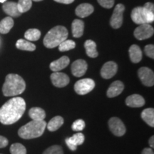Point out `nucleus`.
<instances>
[{"label":"nucleus","instance_id":"obj_1","mask_svg":"<svg viewBox=\"0 0 154 154\" xmlns=\"http://www.w3.org/2000/svg\"><path fill=\"white\" fill-rule=\"evenodd\" d=\"M26 110V102L21 97L9 99L0 108V122L4 125H11L22 118Z\"/></svg>","mask_w":154,"mask_h":154},{"label":"nucleus","instance_id":"obj_2","mask_svg":"<svg viewBox=\"0 0 154 154\" xmlns=\"http://www.w3.org/2000/svg\"><path fill=\"white\" fill-rule=\"evenodd\" d=\"M26 88L24 80L18 74H9L6 76L2 87L5 96H16L22 94Z\"/></svg>","mask_w":154,"mask_h":154},{"label":"nucleus","instance_id":"obj_3","mask_svg":"<svg viewBox=\"0 0 154 154\" xmlns=\"http://www.w3.org/2000/svg\"><path fill=\"white\" fill-rule=\"evenodd\" d=\"M132 21L136 24H150L154 21V6L153 3L147 2L143 7L134 8L131 14Z\"/></svg>","mask_w":154,"mask_h":154},{"label":"nucleus","instance_id":"obj_4","mask_svg":"<svg viewBox=\"0 0 154 154\" xmlns=\"http://www.w3.org/2000/svg\"><path fill=\"white\" fill-rule=\"evenodd\" d=\"M47 124V122L44 121L32 120L19 128L18 135L23 139H32L40 137L44 134Z\"/></svg>","mask_w":154,"mask_h":154},{"label":"nucleus","instance_id":"obj_5","mask_svg":"<svg viewBox=\"0 0 154 154\" xmlns=\"http://www.w3.org/2000/svg\"><path fill=\"white\" fill-rule=\"evenodd\" d=\"M68 37V31L64 26H57L51 29L44 38V44L47 48L57 47Z\"/></svg>","mask_w":154,"mask_h":154},{"label":"nucleus","instance_id":"obj_6","mask_svg":"<svg viewBox=\"0 0 154 154\" xmlns=\"http://www.w3.org/2000/svg\"><path fill=\"white\" fill-rule=\"evenodd\" d=\"M95 87V82L91 79H83L76 82L74 90L79 95H85L91 92Z\"/></svg>","mask_w":154,"mask_h":154},{"label":"nucleus","instance_id":"obj_7","mask_svg":"<svg viewBox=\"0 0 154 154\" xmlns=\"http://www.w3.org/2000/svg\"><path fill=\"white\" fill-rule=\"evenodd\" d=\"M124 10L125 7L122 4H119L116 6L110 20V24L113 29H119L122 25Z\"/></svg>","mask_w":154,"mask_h":154},{"label":"nucleus","instance_id":"obj_8","mask_svg":"<svg viewBox=\"0 0 154 154\" xmlns=\"http://www.w3.org/2000/svg\"><path fill=\"white\" fill-rule=\"evenodd\" d=\"M109 126L112 134L119 137L124 136L126 131V128L124 123L117 117H112L109 119Z\"/></svg>","mask_w":154,"mask_h":154},{"label":"nucleus","instance_id":"obj_9","mask_svg":"<svg viewBox=\"0 0 154 154\" xmlns=\"http://www.w3.org/2000/svg\"><path fill=\"white\" fill-rule=\"evenodd\" d=\"M154 29L149 24H140L134 32V36L138 40L147 39L153 35Z\"/></svg>","mask_w":154,"mask_h":154},{"label":"nucleus","instance_id":"obj_10","mask_svg":"<svg viewBox=\"0 0 154 154\" xmlns=\"http://www.w3.org/2000/svg\"><path fill=\"white\" fill-rule=\"evenodd\" d=\"M138 75L142 84L146 86H153L154 84V74L151 69L141 67L138 69Z\"/></svg>","mask_w":154,"mask_h":154},{"label":"nucleus","instance_id":"obj_11","mask_svg":"<svg viewBox=\"0 0 154 154\" xmlns=\"http://www.w3.org/2000/svg\"><path fill=\"white\" fill-rule=\"evenodd\" d=\"M51 80L53 85L58 88H62L67 86L69 83V77L61 72H54L51 75Z\"/></svg>","mask_w":154,"mask_h":154},{"label":"nucleus","instance_id":"obj_12","mask_svg":"<svg viewBox=\"0 0 154 154\" xmlns=\"http://www.w3.org/2000/svg\"><path fill=\"white\" fill-rule=\"evenodd\" d=\"M118 70V66L113 61H108L101 69V75L105 79H109L115 76Z\"/></svg>","mask_w":154,"mask_h":154},{"label":"nucleus","instance_id":"obj_13","mask_svg":"<svg viewBox=\"0 0 154 154\" xmlns=\"http://www.w3.org/2000/svg\"><path fill=\"white\" fill-rule=\"evenodd\" d=\"M88 65L85 60L78 59L72 64V73L74 76L81 77L84 76L87 71Z\"/></svg>","mask_w":154,"mask_h":154},{"label":"nucleus","instance_id":"obj_14","mask_svg":"<svg viewBox=\"0 0 154 154\" xmlns=\"http://www.w3.org/2000/svg\"><path fill=\"white\" fill-rule=\"evenodd\" d=\"M65 141L69 149L72 151H76L77 146L82 145L84 142V135L80 132L76 133L73 135L72 137L66 138Z\"/></svg>","mask_w":154,"mask_h":154},{"label":"nucleus","instance_id":"obj_15","mask_svg":"<svg viewBox=\"0 0 154 154\" xmlns=\"http://www.w3.org/2000/svg\"><path fill=\"white\" fill-rule=\"evenodd\" d=\"M70 63V59L66 56H63L60 59H57V60L54 61L50 63V69L54 72H60L64 68L68 66Z\"/></svg>","mask_w":154,"mask_h":154},{"label":"nucleus","instance_id":"obj_16","mask_svg":"<svg viewBox=\"0 0 154 154\" xmlns=\"http://www.w3.org/2000/svg\"><path fill=\"white\" fill-rule=\"evenodd\" d=\"M124 89V85L120 81H116L109 86L107 91V96L109 98H113L122 93Z\"/></svg>","mask_w":154,"mask_h":154},{"label":"nucleus","instance_id":"obj_17","mask_svg":"<svg viewBox=\"0 0 154 154\" xmlns=\"http://www.w3.org/2000/svg\"><path fill=\"white\" fill-rule=\"evenodd\" d=\"M126 104L132 108L142 107L145 104V100L138 94H133L126 98Z\"/></svg>","mask_w":154,"mask_h":154},{"label":"nucleus","instance_id":"obj_18","mask_svg":"<svg viewBox=\"0 0 154 154\" xmlns=\"http://www.w3.org/2000/svg\"><path fill=\"white\" fill-rule=\"evenodd\" d=\"M93 6L90 4L84 3L79 5L76 9V14L81 18H85L94 12Z\"/></svg>","mask_w":154,"mask_h":154},{"label":"nucleus","instance_id":"obj_19","mask_svg":"<svg viewBox=\"0 0 154 154\" xmlns=\"http://www.w3.org/2000/svg\"><path fill=\"white\" fill-rule=\"evenodd\" d=\"M3 11L9 16L13 17H18L21 16V13L19 11L17 7V3L13 2H8L4 4L2 6Z\"/></svg>","mask_w":154,"mask_h":154},{"label":"nucleus","instance_id":"obj_20","mask_svg":"<svg viewBox=\"0 0 154 154\" xmlns=\"http://www.w3.org/2000/svg\"><path fill=\"white\" fill-rule=\"evenodd\" d=\"M128 52H129L130 59L133 63H137L141 61L142 51L138 45L133 44V45L131 46L129 50H128Z\"/></svg>","mask_w":154,"mask_h":154},{"label":"nucleus","instance_id":"obj_21","mask_svg":"<svg viewBox=\"0 0 154 154\" xmlns=\"http://www.w3.org/2000/svg\"><path fill=\"white\" fill-rule=\"evenodd\" d=\"M84 23L80 19H75L72 24V34L75 38H79L84 34Z\"/></svg>","mask_w":154,"mask_h":154},{"label":"nucleus","instance_id":"obj_22","mask_svg":"<svg viewBox=\"0 0 154 154\" xmlns=\"http://www.w3.org/2000/svg\"><path fill=\"white\" fill-rule=\"evenodd\" d=\"M29 116L32 120L42 121L45 119L46 113L41 108L34 107L29 111Z\"/></svg>","mask_w":154,"mask_h":154},{"label":"nucleus","instance_id":"obj_23","mask_svg":"<svg viewBox=\"0 0 154 154\" xmlns=\"http://www.w3.org/2000/svg\"><path fill=\"white\" fill-rule=\"evenodd\" d=\"M63 122H64V120L62 117L60 116H57L54 117L50 120L48 124H47V127L49 131L53 132L59 129L62 126Z\"/></svg>","mask_w":154,"mask_h":154},{"label":"nucleus","instance_id":"obj_24","mask_svg":"<svg viewBox=\"0 0 154 154\" xmlns=\"http://www.w3.org/2000/svg\"><path fill=\"white\" fill-rule=\"evenodd\" d=\"M141 118L149 126L154 127V109L153 108L144 109L141 113Z\"/></svg>","mask_w":154,"mask_h":154},{"label":"nucleus","instance_id":"obj_25","mask_svg":"<svg viewBox=\"0 0 154 154\" xmlns=\"http://www.w3.org/2000/svg\"><path fill=\"white\" fill-rule=\"evenodd\" d=\"M13 26H14V21L11 17H7L3 19L0 22V33L3 34L9 33Z\"/></svg>","mask_w":154,"mask_h":154},{"label":"nucleus","instance_id":"obj_26","mask_svg":"<svg viewBox=\"0 0 154 154\" xmlns=\"http://www.w3.org/2000/svg\"><path fill=\"white\" fill-rule=\"evenodd\" d=\"M86 54L91 58H96L99 55L97 50H96V44L92 40L88 39L84 43Z\"/></svg>","mask_w":154,"mask_h":154},{"label":"nucleus","instance_id":"obj_27","mask_svg":"<svg viewBox=\"0 0 154 154\" xmlns=\"http://www.w3.org/2000/svg\"><path fill=\"white\" fill-rule=\"evenodd\" d=\"M16 47L17 49L20 50H24V51H33L36 49V46L32 42L26 39H22L20 38L16 43Z\"/></svg>","mask_w":154,"mask_h":154},{"label":"nucleus","instance_id":"obj_28","mask_svg":"<svg viewBox=\"0 0 154 154\" xmlns=\"http://www.w3.org/2000/svg\"><path fill=\"white\" fill-rule=\"evenodd\" d=\"M41 36V32L37 29H29L25 32L24 37L28 41H37Z\"/></svg>","mask_w":154,"mask_h":154},{"label":"nucleus","instance_id":"obj_29","mask_svg":"<svg viewBox=\"0 0 154 154\" xmlns=\"http://www.w3.org/2000/svg\"><path fill=\"white\" fill-rule=\"evenodd\" d=\"M32 0H19V2L17 3V7L21 14L28 11L32 8Z\"/></svg>","mask_w":154,"mask_h":154},{"label":"nucleus","instance_id":"obj_30","mask_svg":"<svg viewBox=\"0 0 154 154\" xmlns=\"http://www.w3.org/2000/svg\"><path fill=\"white\" fill-rule=\"evenodd\" d=\"M58 47H59V50L60 51H67L74 49L76 47V43L72 40L66 39L63 42H61Z\"/></svg>","mask_w":154,"mask_h":154},{"label":"nucleus","instance_id":"obj_31","mask_svg":"<svg viewBox=\"0 0 154 154\" xmlns=\"http://www.w3.org/2000/svg\"><path fill=\"white\" fill-rule=\"evenodd\" d=\"M10 152L11 154H26V149L22 144L16 143L11 146Z\"/></svg>","mask_w":154,"mask_h":154},{"label":"nucleus","instance_id":"obj_32","mask_svg":"<svg viewBox=\"0 0 154 154\" xmlns=\"http://www.w3.org/2000/svg\"><path fill=\"white\" fill-rule=\"evenodd\" d=\"M43 154H63V151L61 146L54 145L46 149Z\"/></svg>","mask_w":154,"mask_h":154},{"label":"nucleus","instance_id":"obj_33","mask_svg":"<svg viewBox=\"0 0 154 154\" xmlns=\"http://www.w3.org/2000/svg\"><path fill=\"white\" fill-rule=\"evenodd\" d=\"M72 128L74 131H81L85 128V122L82 119H78L73 123Z\"/></svg>","mask_w":154,"mask_h":154},{"label":"nucleus","instance_id":"obj_34","mask_svg":"<svg viewBox=\"0 0 154 154\" xmlns=\"http://www.w3.org/2000/svg\"><path fill=\"white\" fill-rule=\"evenodd\" d=\"M101 7L106 9H111L114 5V0H97Z\"/></svg>","mask_w":154,"mask_h":154},{"label":"nucleus","instance_id":"obj_35","mask_svg":"<svg viewBox=\"0 0 154 154\" xmlns=\"http://www.w3.org/2000/svg\"><path fill=\"white\" fill-rule=\"evenodd\" d=\"M144 51H145V54L148 56L149 58L151 59H154V46L153 44H149V45L146 46L144 48Z\"/></svg>","mask_w":154,"mask_h":154},{"label":"nucleus","instance_id":"obj_36","mask_svg":"<svg viewBox=\"0 0 154 154\" xmlns=\"http://www.w3.org/2000/svg\"><path fill=\"white\" fill-rule=\"evenodd\" d=\"M8 143L9 141L7 138L4 137L2 136H0V149L6 147V146L8 145Z\"/></svg>","mask_w":154,"mask_h":154},{"label":"nucleus","instance_id":"obj_37","mask_svg":"<svg viewBox=\"0 0 154 154\" xmlns=\"http://www.w3.org/2000/svg\"><path fill=\"white\" fill-rule=\"evenodd\" d=\"M141 154H154V153L151 148H146L143 150Z\"/></svg>","mask_w":154,"mask_h":154},{"label":"nucleus","instance_id":"obj_38","mask_svg":"<svg viewBox=\"0 0 154 154\" xmlns=\"http://www.w3.org/2000/svg\"><path fill=\"white\" fill-rule=\"evenodd\" d=\"M55 2L59 3H61V4H65V5H69V4H72V2H74V0H54Z\"/></svg>","mask_w":154,"mask_h":154},{"label":"nucleus","instance_id":"obj_39","mask_svg":"<svg viewBox=\"0 0 154 154\" xmlns=\"http://www.w3.org/2000/svg\"><path fill=\"white\" fill-rule=\"evenodd\" d=\"M154 143V136H152L149 139V146H150V147L152 148V149H153V148L154 147V143Z\"/></svg>","mask_w":154,"mask_h":154},{"label":"nucleus","instance_id":"obj_40","mask_svg":"<svg viewBox=\"0 0 154 154\" xmlns=\"http://www.w3.org/2000/svg\"><path fill=\"white\" fill-rule=\"evenodd\" d=\"M6 2V0H0V2L1 3H5Z\"/></svg>","mask_w":154,"mask_h":154},{"label":"nucleus","instance_id":"obj_41","mask_svg":"<svg viewBox=\"0 0 154 154\" xmlns=\"http://www.w3.org/2000/svg\"><path fill=\"white\" fill-rule=\"evenodd\" d=\"M32 1H34V2H41L42 0H32Z\"/></svg>","mask_w":154,"mask_h":154}]
</instances>
